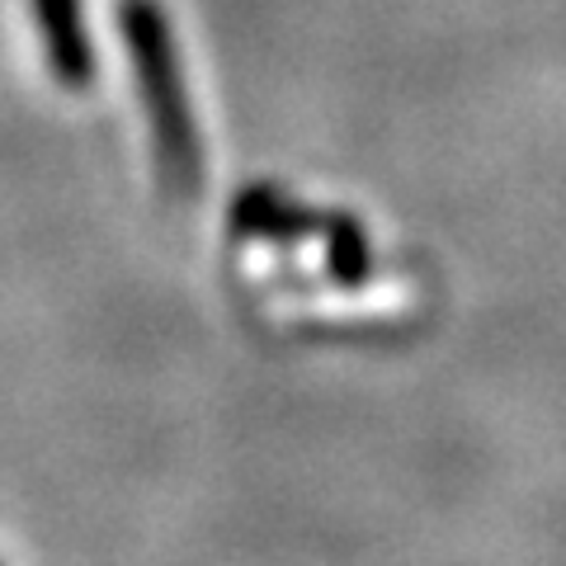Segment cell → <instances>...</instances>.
Listing matches in <instances>:
<instances>
[{"label": "cell", "instance_id": "cell-1", "mask_svg": "<svg viewBox=\"0 0 566 566\" xmlns=\"http://www.w3.org/2000/svg\"><path fill=\"white\" fill-rule=\"evenodd\" d=\"M123 33H128L137 91L147 99V118L156 133V151H161V170L175 189L199 185V137H193V118L180 85V62H175L170 24L156 0H128L123 6Z\"/></svg>", "mask_w": 566, "mask_h": 566}, {"label": "cell", "instance_id": "cell-2", "mask_svg": "<svg viewBox=\"0 0 566 566\" xmlns=\"http://www.w3.org/2000/svg\"><path fill=\"white\" fill-rule=\"evenodd\" d=\"M33 14L48 33V62L66 91H85L95 81L91 33L81 20V0H33Z\"/></svg>", "mask_w": 566, "mask_h": 566}]
</instances>
